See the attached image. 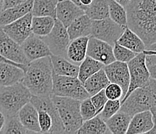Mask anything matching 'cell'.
<instances>
[{"instance_id":"6da1fadb","label":"cell","mask_w":156,"mask_h":134,"mask_svg":"<svg viewBox=\"0 0 156 134\" xmlns=\"http://www.w3.org/2000/svg\"><path fill=\"white\" fill-rule=\"evenodd\" d=\"M125 9L127 27L141 37L147 50L155 51L156 0H130Z\"/></svg>"},{"instance_id":"7a4b0ae2","label":"cell","mask_w":156,"mask_h":134,"mask_svg":"<svg viewBox=\"0 0 156 134\" xmlns=\"http://www.w3.org/2000/svg\"><path fill=\"white\" fill-rule=\"evenodd\" d=\"M52 69L50 56L30 61L21 82L32 95L49 96L52 90Z\"/></svg>"},{"instance_id":"3957f363","label":"cell","mask_w":156,"mask_h":134,"mask_svg":"<svg viewBox=\"0 0 156 134\" xmlns=\"http://www.w3.org/2000/svg\"><path fill=\"white\" fill-rule=\"evenodd\" d=\"M120 111L130 116L138 112L149 110L155 116L156 115V81L150 79L149 82L141 88H135L130 92L120 105Z\"/></svg>"},{"instance_id":"277c9868","label":"cell","mask_w":156,"mask_h":134,"mask_svg":"<svg viewBox=\"0 0 156 134\" xmlns=\"http://www.w3.org/2000/svg\"><path fill=\"white\" fill-rule=\"evenodd\" d=\"M32 94L21 81L9 86H0V109L5 117L17 115Z\"/></svg>"},{"instance_id":"5b68a950","label":"cell","mask_w":156,"mask_h":134,"mask_svg":"<svg viewBox=\"0 0 156 134\" xmlns=\"http://www.w3.org/2000/svg\"><path fill=\"white\" fill-rule=\"evenodd\" d=\"M65 129V133H76L83 123L80 114V100L50 94Z\"/></svg>"},{"instance_id":"8992f818","label":"cell","mask_w":156,"mask_h":134,"mask_svg":"<svg viewBox=\"0 0 156 134\" xmlns=\"http://www.w3.org/2000/svg\"><path fill=\"white\" fill-rule=\"evenodd\" d=\"M51 94L80 101L90 97L78 77L58 75L55 73L52 74Z\"/></svg>"},{"instance_id":"52a82bcc","label":"cell","mask_w":156,"mask_h":134,"mask_svg":"<svg viewBox=\"0 0 156 134\" xmlns=\"http://www.w3.org/2000/svg\"><path fill=\"white\" fill-rule=\"evenodd\" d=\"M145 55L144 53H137L134 58L127 63L130 75V82L127 93L120 100V104L135 88L143 87L149 82L151 77L144 64Z\"/></svg>"},{"instance_id":"ba28073f","label":"cell","mask_w":156,"mask_h":134,"mask_svg":"<svg viewBox=\"0 0 156 134\" xmlns=\"http://www.w3.org/2000/svg\"><path fill=\"white\" fill-rule=\"evenodd\" d=\"M127 26L117 24L110 17L92 20L90 36L108 43L111 46L117 42Z\"/></svg>"},{"instance_id":"9c48e42d","label":"cell","mask_w":156,"mask_h":134,"mask_svg":"<svg viewBox=\"0 0 156 134\" xmlns=\"http://www.w3.org/2000/svg\"><path fill=\"white\" fill-rule=\"evenodd\" d=\"M48 45L51 54L66 58V50L70 42L67 28L58 19H55L51 31L44 36H41Z\"/></svg>"},{"instance_id":"30bf717a","label":"cell","mask_w":156,"mask_h":134,"mask_svg":"<svg viewBox=\"0 0 156 134\" xmlns=\"http://www.w3.org/2000/svg\"><path fill=\"white\" fill-rule=\"evenodd\" d=\"M32 16L31 12H28L9 24L2 26V29L12 40L19 45H21L30 35L32 34Z\"/></svg>"},{"instance_id":"8fae6325","label":"cell","mask_w":156,"mask_h":134,"mask_svg":"<svg viewBox=\"0 0 156 134\" xmlns=\"http://www.w3.org/2000/svg\"><path fill=\"white\" fill-rule=\"evenodd\" d=\"M30 102L37 110L43 109L50 114L52 119V126L49 133H65V129L62 122L58 112L53 103L51 96H37L32 95Z\"/></svg>"},{"instance_id":"7c38bea8","label":"cell","mask_w":156,"mask_h":134,"mask_svg":"<svg viewBox=\"0 0 156 134\" xmlns=\"http://www.w3.org/2000/svg\"><path fill=\"white\" fill-rule=\"evenodd\" d=\"M0 55L16 63L28 64L29 60L24 54L20 45L12 40L0 26Z\"/></svg>"},{"instance_id":"4fadbf2b","label":"cell","mask_w":156,"mask_h":134,"mask_svg":"<svg viewBox=\"0 0 156 134\" xmlns=\"http://www.w3.org/2000/svg\"><path fill=\"white\" fill-rule=\"evenodd\" d=\"M103 70L110 82L118 84L122 88L124 98L128 89L130 82V75L127 63L114 60L107 65H104Z\"/></svg>"},{"instance_id":"5bb4252c","label":"cell","mask_w":156,"mask_h":134,"mask_svg":"<svg viewBox=\"0 0 156 134\" xmlns=\"http://www.w3.org/2000/svg\"><path fill=\"white\" fill-rule=\"evenodd\" d=\"M86 56L100 61L103 65H107L115 60L113 46L92 36H89Z\"/></svg>"},{"instance_id":"9a60e30c","label":"cell","mask_w":156,"mask_h":134,"mask_svg":"<svg viewBox=\"0 0 156 134\" xmlns=\"http://www.w3.org/2000/svg\"><path fill=\"white\" fill-rule=\"evenodd\" d=\"M20 46L29 61L48 57L51 54L43 39L34 33L30 35Z\"/></svg>"},{"instance_id":"2e32d148","label":"cell","mask_w":156,"mask_h":134,"mask_svg":"<svg viewBox=\"0 0 156 134\" xmlns=\"http://www.w3.org/2000/svg\"><path fill=\"white\" fill-rule=\"evenodd\" d=\"M155 116L151 111H143L131 116L127 134L147 133L156 125Z\"/></svg>"},{"instance_id":"e0dca14e","label":"cell","mask_w":156,"mask_h":134,"mask_svg":"<svg viewBox=\"0 0 156 134\" xmlns=\"http://www.w3.org/2000/svg\"><path fill=\"white\" fill-rule=\"evenodd\" d=\"M85 14L83 9L70 0H58L56 19L67 28L76 18Z\"/></svg>"},{"instance_id":"ac0fdd59","label":"cell","mask_w":156,"mask_h":134,"mask_svg":"<svg viewBox=\"0 0 156 134\" xmlns=\"http://www.w3.org/2000/svg\"><path fill=\"white\" fill-rule=\"evenodd\" d=\"M117 43L137 53H144L145 54L156 53L155 51L147 50V46L144 44V41L141 40V37L136 34L134 32H133L131 29H129L127 26L125 28L121 36L117 40Z\"/></svg>"},{"instance_id":"d6986e66","label":"cell","mask_w":156,"mask_h":134,"mask_svg":"<svg viewBox=\"0 0 156 134\" xmlns=\"http://www.w3.org/2000/svg\"><path fill=\"white\" fill-rule=\"evenodd\" d=\"M89 36H82L70 40L66 50V58L79 65L86 57Z\"/></svg>"},{"instance_id":"ffe728a7","label":"cell","mask_w":156,"mask_h":134,"mask_svg":"<svg viewBox=\"0 0 156 134\" xmlns=\"http://www.w3.org/2000/svg\"><path fill=\"white\" fill-rule=\"evenodd\" d=\"M17 115L22 125L27 129L30 131L31 132H41L38 122L37 111L30 101L20 109Z\"/></svg>"},{"instance_id":"44dd1931","label":"cell","mask_w":156,"mask_h":134,"mask_svg":"<svg viewBox=\"0 0 156 134\" xmlns=\"http://www.w3.org/2000/svg\"><path fill=\"white\" fill-rule=\"evenodd\" d=\"M25 71L18 66L0 61V86H9L23 80Z\"/></svg>"},{"instance_id":"7402d4cb","label":"cell","mask_w":156,"mask_h":134,"mask_svg":"<svg viewBox=\"0 0 156 134\" xmlns=\"http://www.w3.org/2000/svg\"><path fill=\"white\" fill-rule=\"evenodd\" d=\"M33 2L34 0H28L20 5L2 9L0 12V26H2L9 24L30 12L32 9Z\"/></svg>"},{"instance_id":"603a6c76","label":"cell","mask_w":156,"mask_h":134,"mask_svg":"<svg viewBox=\"0 0 156 134\" xmlns=\"http://www.w3.org/2000/svg\"><path fill=\"white\" fill-rule=\"evenodd\" d=\"M92 19L86 14L80 15L71 22L67 27L70 40L82 36H89L91 34Z\"/></svg>"},{"instance_id":"cb8c5ba5","label":"cell","mask_w":156,"mask_h":134,"mask_svg":"<svg viewBox=\"0 0 156 134\" xmlns=\"http://www.w3.org/2000/svg\"><path fill=\"white\" fill-rule=\"evenodd\" d=\"M53 73L58 75L76 77L79 73V65L74 64L65 57L51 54Z\"/></svg>"},{"instance_id":"d4e9b609","label":"cell","mask_w":156,"mask_h":134,"mask_svg":"<svg viewBox=\"0 0 156 134\" xmlns=\"http://www.w3.org/2000/svg\"><path fill=\"white\" fill-rule=\"evenodd\" d=\"M131 116L119 110L114 115L105 120L106 126L113 134H126Z\"/></svg>"},{"instance_id":"484cf974","label":"cell","mask_w":156,"mask_h":134,"mask_svg":"<svg viewBox=\"0 0 156 134\" xmlns=\"http://www.w3.org/2000/svg\"><path fill=\"white\" fill-rule=\"evenodd\" d=\"M110 83L104 70L102 68L92 76L88 77L83 84L89 95L92 96L96 93L104 89Z\"/></svg>"},{"instance_id":"4316f807","label":"cell","mask_w":156,"mask_h":134,"mask_svg":"<svg viewBox=\"0 0 156 134\" xmlns=\"http://www.w3.org/2000/svg\"><path fill=\"white\" fill-rule=\"evenodd\" d=\"M77 134H106L110 133L106 124L99 115L88 120L84 121L79 129L76 131Z\"/></svg>"},{"instance_id":"83f0119b","label":"cell","mask_w":156,"mask_h":134,"mask_svg":"<svg viewBox=\"0 0 156 134\" xmlns=\"http://www.w3.org/2000/svg\"><path fill=\"white\" fill-rule=\"evenodd\" d=\"M109 0H93L84 8V12L92 20H99L109 17Z\"/></svg>"},{"instance_id":"f1b7e54d","label":"cell","mask_w":156,"mask_h":134,"mask_svg":"<svg viewBox=\"0 0 156 134\" xmlns=\"http://www.w3.org/2000/svg\"><path fill=\"white\" fill-rule=\"evenodd\" d=\"M58 0H34L30 12L33 16H51L56 19Z\"/></svg>"},{"instance_id":"f546056e","label":"cell","mask_w":156,"mask_h":134,"mask_svg":"<svg viewBox=\"0 0 156 134\" xmlns=\"http://www.w3.org/2000/svg\"><path fill=\"white\" fill-rule=\"evenodd\" d=\"M103 67L104 65L100 61H98L89 56H86L84 60L81 62L79 65V73H78L77 77L83 84L88 77L97 72L100 69L103 68Z\"/></svg>"},{"instance_id":"4dcf8cb0","label":"cell","mask_w":156,"mask_h":134,"mask_svg":"<svg viewBox=\"0 0 156 134\" xmlns=\"http://www.w3.org/2000/svg\"><path fill=\"white\" fill-rule=\"evenodd\" d=\"M55 19L51 16H32V33L38 36H44L51 31Z\"/></svg>"},{"instance_id":"1f68e13d","label":"cell","mask_w":156,"mask_h":134,"mask_svg":"<svg viewBox=\"0 0 156 134\" xmlns=\"http://www.w3.org/2000/svg\"><path fill=\"white\" fill-rule=\"evenodd\" d=\"M1 134H28L32 133L24 127L20 121L18 115L5 117L3 127L0 131Z\"/></svg>"},{"instance_id":"d6a6232c","label":"cell","mask_w":156,"mask_h":134,"mask_svg":"<svg viewBox=\"0 0 156 134\" xmlns=\"http://www.w3.org/2000/svg\"><path fill=\"white\" fill-rule=\"evenodd\" d=\"M109 17L117 24L127 26V12L125 7L114 0H109Z\"/></svg>"},{"instance_id":"836d02e7","label":"cell","mask_w":156,"mask_h":134,"mask_svg":"<svg viewBox=\"0 0 156 134\" xmlns=\"http://www.w3.org/2000/svg\"><path fill=\"white\" fill-rule=\"evenodd\" d=\"M113 53L115 60L125 62V63L130 61L137 54V53L129 50L128 48L119 44L117 42H115L114 44L113 45Z\"/></svg>"},{"instance_id":"e575fe53","label":"cell","mask_w":156,"mask_h":134,"mask_svg":"<svg viewBox=\"0 0 156 134\" xmlns=\"http://www.w3.org/2000/svg\"><path fill=\"white\" fill-rule=\"evenodd\" d=\"M120 100L119 99H108L106 101V104H105L104 107L102 109L101 112L98 115H100V117L103 120H106L109 119L110 117L114 115L117 112H118L120 108Z\"/></svg>"},{"instance_id":"d590c367","label":"cell","mask_w":156,"mask_h":134,"mask_svg":"<svg viewBox=\"0 0 156 134\" xmlns=\"http://www.w3.org/2000/svg\"><path fill=\"white\" fill-rule=\"evenodd\" d=\"M80 114L83 118V122L91 119L96 114V108L92 102L90 97L86 98L85 99L82 100L80 102Z\"/></svg>"},{"instance_id":"8d00e7d4","label":"cell","mask_w":156,"mask_h":134,"mask_svg":"<svg viewBox=\"0 0 156 134\" xmlns=\"http://www.w3.org/2000/svg\"><path fill=\"white\" fill-rule=\"evenodd\" d=\"M38 114V122H39L41 132L49 133L52 126V119L50 114L43 109L37 110Z\"/></svg>"},{"instance_id":"74e56055","label":"cell","mask_w":156,"mask_h":134,"mask_svg":"<svg viewBox=\"0 0 156 134\" xmlns=\"http://www.w3.org/2000/svg\"><path fill=\"white\" fill-rule=\"evenodd\" d=\"M90 99H91L92 102H93V105L96 108V114L98 115L102 111L108 98L106 96L104 89H103L90 96Z\"/></svg>"},{"instance_id":"f35d334b","label":"cell","mask_w":156,"mask_h":134,"mask_svg":"<svg viewBox=\"0 0 156 134\" xmlns=\"http://www.w3.org/2000/svg\"><path fill=\"white\" fill-rule=\"evenodd\" d=\"M105 94L108 99H119L121 100L123 98V91L120 86L114 83H110L104 88Z\"/></svg>"},{"instance_id":"ab89813d","label":"cell","mask_w":156,"mask_h":134,"mask_svg":"<svg viewBox=\"0 0 156 134\" xmlns=\"http://www.w3.org/2000/svg\"><path fill=\"white\" fill-rule=\"evenodd\" d=\"M144 64L146 68L149 72L150 77L151 78H156V55L155 53L152 54H146L144 58Z\"/></svg>"},{"instance_id":"60d3db41","label":"cell","mask_w":156,"mask_h":134,"mask_svg":"<svg viewBox=\"0 0 156 134\" xmlns=\"http://www.w3.org/2000/svg\"><path fill=\"white\" fill-rule=\"evenodd\" d=\"M27 1H28V0H3V6H2V9H7V8H10V7L20 5V4L23 3V2H27Z\"/></svg>"},{"instance_id":"b9f144b4","label":"cell","mask_w":156,"mask_h":134,"mask_svg":"<svg viewBox=\"0 0 156 134\" xmlns=\"http://www.w3.org/2000/svg\"><path fill=\"white\" fill-rule=\"evenodd\" d=\"M0 61L5 62V63H9V64H13V65H16V66H18V67H20L21 69H23L24 71L27 70V64H19V63H16V62L12 61V60H8V59L5 58V57H3L2 56H1V55H0Z\"/></svg>"},{"instance_id":"7bdbcfd3","label":"cell","mask_w":156,"mask_h":134,"mask_svg":"<svg viewBox=\"0 0 156 134\" xmlns=\"http://www.w3.org/2000/svg\"><path fill=\"white\" fill-rule=\"evenodd\" d=\"M5 114L3 113L2 110L0 109V131L3 127L4 124H5Z\"/></svg>"},{"instance_id":"ee69618b","label":"cell","mask_w":156,"mask_h":134,"mask_svg":"<svg viewBox=\"0 0 156 134\" xmlns=\"http://www.w3.org/2000/svg\"><path fill=\"white\" fill-rule=\"evenodd\" d=\"M79 2H80L81 5H82V6H83V9H84L85 7L89 5V4L93 2V0H79Z\"/></svg>"},{"instance_id":"f6af8a7d","label":"cell","mask_w":156,"mask_h":134,"mask_svg":"<svg viewBox=\"0 0 156 134\" xmlns=\"http://www.w3.org/2000/svg\"><path fill=\"white\" fill-rule=\"evenodd\" d=\"M114 1H116L117 2H118V3H120V5H123V6L126 7L127 6V4L130 2V0H114Z\"/></svg>"},{"instance_id":"bcb514c9","label":"cell","mask_w":156,"mask_h":134,"mask_svg":"<svg viewBox=\"0 0 156 134\" xmlns=\"http://www.w3.org/2000/svg\"><path fill=\"white\" fill-rule=\"evenodd\" d=\"M70 1H72V2H74V3L76 4V5H79V7H81V8L83 9V6H82V5H81L80 2H79V0H70Z\"/></svg>"},{"instance_id":"7dc6e473","label":"cell","mask_w":156,"mask_h":134,"mask_svg":"<svg viewBox=\"0 0 156 134\" xmlns=\"http://www.w3.org/2000/svg\"><path fill=\"white\" fill-rule=\"evenodd\" d=\"M2 6H3V0H0V12L2 11Z\"/></svg>"}]
</instances>
